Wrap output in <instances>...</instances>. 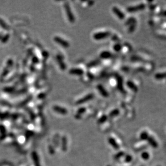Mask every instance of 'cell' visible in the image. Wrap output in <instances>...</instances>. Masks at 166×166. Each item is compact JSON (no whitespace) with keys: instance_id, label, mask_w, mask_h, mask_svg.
Wrapping results in <instances>:
<instances>
[{"instance_id":"1","label":"cell","mask_w":166,"mask_h":166,"mask_svg":"<svg viewBox=\"0 0 166 166\" xmlns=\"http://www.w3.org/2000/svg\"><path fill=\"white\" fill-rule=\"evenodd\" d=\"M64 7L65 9L66 10V15L67 16V18H68L69 20L71 22H74V17L73 16V15L72 13V11L71 10L70 7L69 6V4L67 3H65L64 4Z\"/></svg>"},{"instance_id":"2","label":"cell","mask_w":166,"mask_h":166,"mask_svg":"<svg viewBox=\"0 0 166 166\" xmlns=\"http://www.w3.org/2000/svg\"><path fill=\"white\" fill-rule=\"evenodd\" d=\"M109 34L110 33L109 32H99L94 34L93 38L96 40H101L107 37Z\"/></svg>"},{"instance_id":"3","label":"cell","mask_w":166,"mask_h":166,"mask_svg":"<svg viewBox=\"0 0 166 166\" xmlns=\"http://www.w3.org/2000/svg\"><path fill=\"white\" fill-rule=\"evenodd\" d=\"M54 40H55L56 42H57L58 44H59V45H61V46H62L65 48L68 47L69 46H70L68 42L66 41V40L63 39L62 38L59 37H57V36L55 37V38H54Z\"/></svg>"},{"instance_id":"4","label":"cell","mask_w":166,"mask_h":166,"mask_svg":"<svg viewBox=\"0 0 166 166\" xmlns=\"http://www.w3.org/2000/svg\"><path fill=\"white\" fill-rule=\"evenodd\" d=\"M112 10L113 11L114 13H115L117 16L118 17V18L120 20H123L125 18V15L123 14V13L121 11L119 8H118L117 7H113L112 9Z\"/></svg>"},{"instance_id":"5","label":"cell","mask_w":166,"mask_h":166,"mask_svg":"<svg viewBox=\"0 0 166 166\" xmlns=\"http://www.w3.org/2000/svg\"><path fill=\"white\" fill-rule=\"evenodd\" d=\"M93 98V95L92 94H88L87 95H86L85 96V97H83L82 99L79 100V101L77 102V104H82L83 103H84V102H86L87 101H88L91 100L92 98Z\"/></svg>"},{"instance_id":"6","label":"cell","mask_w":166,"mask_h":166,"mask_svg":"<svg viewBox=\"0 0 166 166\" xmlns=\"http://www.w3.org/2000/svg\"><path fill=\"white\" fill-rule=\"evenodd\" d=\"M70 74L76 75H82L84 74V71L80 68H72L69 71Z\"/></svg>"},{"instance_id":"7","label":"cell","mask_w":166,"mask_h":166,"mask_svg":"<svg viewBox=\"0 0 166 166\" xmlns=\"http://www.w3.org/2000/svg\"><path fill=\"white\" fill-rule=\"evenodd\" d=\"M98 89L99 90V91L100 94H101L102 96H104V97H107L109 96V94H108V92H107L106 90L105 89L103 86H101V85H98Z\"/></svg>"},{"instance_id":"8","label":"cell","mask_w":166,"mask_h":166,"mask_svg":"<svg viewBox=\"0 0 166 166\" xmlns=\"http://www.w3.org/2000/svg\"><path fill=\"white\" fill-rule=\"evenodd\" d=\"M100 57L102 59H108L112 57V54L109 52L104 51L100 53Z\"/></svg>"},{"instance_id":"9","label":"cell","mask_w":166,"mask_h":166,"mask_svg":"<svg viewBox=\"0 0 166 166\" xmlns=\"http://www.w3.org/2000/svg\"><path fill=\"white\" fill-rule=\"evenodd\" d=\"M144 5L141 4V5H139V6H135V7L128 8V10L130 11V12H132V11H135L141 10V9H142V8H144Z\"/></svg>"},{"instance_id":"10","label":"cell","mask_w":166,"mask_h":166,"mask_svg":"<svg viewBox=\"0 0 166 166\" xmlns=\"http://www.w3.org/2000/svg\"><path fill=\"white\" fill-rule=\"evenodd\" d=\"M58 62L59 66H61V67L62 69H65V68H66V66H65V65H64V63L63 62L62 60L61 59H59V58H58Z\"/></svg>"},{"instance_id":"11","label":"cell","mask_w":166,"mask_h":166,"mask_svg":"<svg viewBox=\"0 0 166 166\" xmlns=\"http://www.w3.org/2000/svg\"><path fill=\"white\" fill-rule=\"evenodd\" d=\"M113 49L115 51H117V52L120 51L121 49V45L120 44H115V45L114 46Z\"/></svg>"},{"instance_id":"12","label":"cell","mask_w":166,"mask_h":166,"mask_svg":"<svg viewBox=\"0 0 166 166\" xmlns=\"http://www.w3.org/2000/svg\"><path fill=\"white\" fill-rule=\"evenodd\" d=\"M163 14L164 16H166V10L165 11H164V13H163Z\"/></svg>"}]
</instances>
